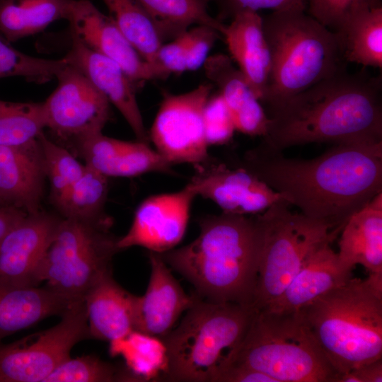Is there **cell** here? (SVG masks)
Returning a JSON list of instances; mask_svg holds the SVG:
<instances>
[{"mask_svg": "<svg viewBox=\"0 0 382 382\" xmlns=\"http://www.w3.org/2000/svg\"><path fill=\"white\" fill-rule=\"evenodd\" d=\"M240 166L306 216L340 232L382 192V141L335 144L311 159L287 158L260 144L245 154Z\"/></svg>", "mask_w": 382, "mask_h": 382, "instance_id": "6da1fadb", "label": "cell"}, {"mask_svg": "<svg viewBox=\"0 0 382 382\" xmlns=\"http://www.w3.org/2000/svg\"><path fill=\"white\" fill-rule=\"evenodd\" d=\"M382 79L342 71L269 111L260 144L282 152L310 143L382 141Z\"/></svg>", "mask_w": 382, "mask_h": 382, "instance_id": "7a4b0ae2", "label": "cell"}, {"mask_svg": "<svg viewBox=\"0 0 382 382\" xmlns=\"http://www.w3.org/2000/svg\"><path fill=\"white\" fill-rule=\"evenodd\" d=\"M199 234L179 248L159 253L165 262L216 303L253 306L262 244L259 214L222 212L199 221Z\"/></svg>", "mask_w": 382, "mask_h": 382, "instance_id": "3957f363", "label": "cell"}, {"mask_svg": "<svg viewBox=\"0 0 382 382\" xmlns=\"http://www.w3.org/2000/svg\"><path fill=\"white\" fill-rule=\"evenodd\" d=\"M299 311L337 374L382 359V274L350 278Z\"/></svg>", "mask_w": 382, "mask_h": 382, "instance_id": "277c9868", "label": "cell"}, {"mask_svg": "<svg viewBox=\"0 0 382 382\" xmlns=\"http://www.w3.org/2000/svg\"><path fill=\"white\" fill-rule=\"evenodd\" d=\"M305 11H272L262 17L271 71L261 103L269 111L345 70L347 62L337 34Z\"/></svg>", "mask_w": 382, "mask_h": 382, "instance_id": "5b68a950", "label": "cell"}, {"mask_svg": "<svg viewBox=\"0 0 382 382\" xmlns=\"http://www.w3.org/2000/svg\"><path fill=\"white\" fill-rule=\"evenodd\" d=\"M253 306L199 298L162 340L168 381L216 382L233 361L256 312Z\"/></svg>", "mask_w": 382, "mask_h": 382, "instance_id": "8992f818", "label": "cell"}, {"mask_svg": "<svg viewBox=\"0 0 382 382\" xmlns=\"http://www.w3.org/2000/svg\"><path fill=\"white\" fill-rule=\"evenodd\" d=\"M231 364L276 382H335L337 375L300 311L257 310Z\"/></svg>", "mask_w": 382, "mask_h": 382, "instance_id": "52a82bcc", "label": "cell"}, {"mask_svg": "<svg viewBox=\"0 0 382 382\" xmlns=\"http://www.w3.org/2000/svg\"><path fill=\"white\" fill-rule=\"evenodd\" d=\"M284 199L259 214L262 244L253 307L260 310L280 296L306 258L340 233L325 223L294 213Z\"/></svg>", "mask_w": 382, "mask_h": 382, "instance_id": "ba28073f", "label": "cell"}, {"mask_svg": "<svg viewBox=\"0 0 382 382\" xmlns=\"http://www.w3.org/2000/svg\"><path fill=\"white\" fill-rule=\"evenodd\" d=\"M112 219L63 218L42 260L38 282L71 299H83L90 289L112 272L119 238L110 231Z\"/></svg>", "mask_w": 382, "mask_h": 382, "instance_id": "9c48e42d", "label": "cell"}, {"mask_svg": "<svg viewBox=\"0 0 382 382\" xmlns=\"http://www.w3.org/2000/svg\"><path fill=\"white\" fill-rule=\"evenodd\" d=\"M91 338L84 300L72 304L53 327L9 344H0V382H44L70 357L72 348Z\"/></svg>", "mask_w": 382, "mask_h": 382, "instance_id": "30bf717a", "label": "cell"}, {"mask_svg": "<svg viewBox=\"0 0 382 382\" xmlns=\"http://www.w3.org/2000/svg\"><path fill=\"white\" fill-rule=\"evenodd\" d=\"M212 89V83H203L184 93L164 95L149 137L171 165L197 167L209 161L203 112Z\"/></svg>", "mask_w": 382, "mask_h": 382, "instance_id": "8fae6325", "label": "cell"}, {"mask_svg": "<svg viewBox=\"0 0 382 382\" xmlns=\"http://www.w3.org/2000/svg\"><path fill=\"white\" fill-rule=\"evenodd\" d=\"M57 86L43 103L45 128L74 146L102 132L110 118V103L76 68L59 72Z\"/></svg>", "mask_w": 382, "mask_h": 382, "instance_id": "7c38bea8", "label": "cell"}, {"mask_svg": "<svg viewBox=\"0 0 382 382\" xmlns=\"http://www.w3.org/2000/svg\"><path fill=\"white\" fill-rule=\"evenodd\" d=\"M196 197L187 183L179 191L146 198L137 209L127 233L118 238V248L141 246L156 253L175 248L185 235Z\"/></svg>", "mask_w": 382, "mask_h": 382, "instance_id": "4fadbf2b", "label": "cell"}, {"mask_svg": "<svg viewBox=\"0 0 382 382\" xmlns=\"http://www.w3.org/2000/svg\"><path fill=\"white\" fill-rule=\"evenodd\" d=\"M61 218L27 213L0 241V287L37 286L42 260Z\"/></svg>", "mask_w": 382, "mask_h": 382, "instance_id": "5bb4252c", "label": "cell"}, {"mask_svg": "<svg viewBox=\"0 0 382 382\" xmlns=\"http://www.w3.org/2000/svg\"><path fill=\"white\" fill-rule=\"evenodd\" d=\"M188 184L197 196L212 200L222 212L255 215L285 199L256 175L239 166L207 163L195 167Z\"/></svg>", "mask_w": 382, "mask_h": 382, "instance_id": "9a60e30c", "label": "cell"}, {"mask_svg": "<svg viewBox=\"0 0 382 382\" xmlns=\"http://www.w3.org/2000/svg\"><path fill=\"white\" fill-rule=\"evenodd\" d=\"M67 21L72 37L116 62L136 87L159 79L154 67L139 55L111 16L102 13L91 1L73 0Z\"/></svg>", "mask_w": 382, "mask_h": 382, "instance_id": "2e32d148", "label": "cell"}, {"mask_svg": "<svg viewBox=\"0 0 382 382\" xmlns=\"http://www.w3.org/2000/svg\"><path fill=\"white\" fill-rule=\"evenodd\" d=\"M71 45L64 57L79 69L122 114L137 139L149 144V133L136 97V86L114 61L91 50L71 36Z\"/></svg>", "mask_w": 382, "mask_h": 382, "instance_id": "e0dca14e", "label": "cell"}, {"mask_svg": "<svg viewBox=\"0 0 382 382\" xmlns=\"http://www.w3.org/2000/svg\"><path fill=\"white\" fill-rule=\"evenodd\" d=\"M149 257L151 275L144 295L136 297L134 330L162 339L199 296L184 291L159 253Z\"/></svg>", "mask_w": 382, "mask_h": 382, "instance_id": "ac0fdd59", "label": "cell"}, {"mask_svg": "<svg viewBox=\"0 0 382 382\" xmlns=\"http://www.w3.org/2000/svg\"><path fill=\"white\" fill-rule=\"evenodd\" d=\"M74 147L84 160L85 165L107 178L172 171V165L156 149L149 144L138 140H120L101 132L84 139Z\"/></svg>", "mask_w": 382, "mask_h": 382, "instance_id": "d6986e66", "label": "cell"}, {"mask_svg": "<svg viewBox=\"0 0 382 382\" xmlns=\"http://www.w3.org/2000/svg\"><path fill=\"white\" fill-rule=\"evenodd\" d=\"M45 177L39 138L23 146L0 145V206L39 211Z\"/></svg>", "mask_w": 382, "mask_h": 382, "instance_id": "ffe728a7", "label": "cell"}, {"mask_svg": "<svg viewBox=\"0 0 382 382\" xmlns=\"http://www.w3.org/2000/svg\"><path fill=\"white\" fill-rule=\"evenodd\" d=\"M207 77L219 89L236 130L252 137H264L270 117L232 59L224 54L209 56L204 64Z\"/></svg>", "mask_w": 382, "mask_h": 382, "instance_id": "44dd1931", "label": "cell"}, {"mask_svg": "<svg viewBox=\"0 0 382 382\" xmlns=\"http://www.w3.org/2000/svg\"><path fill=\"white\" fill-rule=\"evenodd\" d=\"M222 37L231 58L261 103L271 71V54L264 35L262 17L257 11L239 12L226 25Z\"/></svg>", "mask_w": 382, "mask_h": 382, "instance_id": "7402d4cb", "label": "cell"}, {"mask_svg": "<svg viewBox=\"0 0 382 382\" xmlns=\"http://www.w3.org/2000/svg\"><path fill=\"white\" fill-rule=\"evenodd\" d=\"M330 243L320 245L306 258L280 296L266 309L299 311L352 278V271L342 266Z\"/></svg>", "mask_w": 382, "mask_h": 382, "instance_id": "603a6c76", "label": "cell"}, {"mask_svg": "<svg viewBox=\"0 0 382 382\" xmlns=\"http://www.w3.org/2000/svg\"><path fill=\"white\" fill-rule=\"evenodd\" d=\"M136 297L115 281L112 272L102 277L83 298L91 338L111 342L134 331Z\"/></svg>", "mask_w": 382, "mask_h": 382, "instance_id": "cb8c5ba5", "label": "cell"}, {"mask_svg": "<svg viewBox=\"0 0 382 382\" xmlns=\"http://www.w3.org/2000/svg\"><path fill=\"white\" fill-rule=\"evenodd\" d=\"M338 259L352 271L362 265L369 274H382V192L355 212L341 231Z\"/></svg>", "mask_w": 382, "mask_h": 382, "instance_id": "d4e9b609", "label": "cell"}, {"mask_svg": "<svg viewBox=\"0 0 382 382\" xmlns=\"http://www.w3.org/2000/svg\"><path fill=\"white\" fill-rule=\"evenodd\" d=\"M75 300L47 286L0 287V344L40 320L62 316Z\"/></svg>", "mask_w": 382, "mask_h": 382, "instance_id": "484cf974", "label": "cell"}, {"mask_svg": "<svg viewBox=\"0 0 382 382\" xmlns=\"http://www.w3.org/2000/svg\"><path fill=\"white\" fill-rule=\"evenodd\" d=\"M73 0H0V32L9 42L35 35L67 20Z\"/></svg>", "mask_w": 382, "mask_h": 382, "instance_id": "4316f807", "label": "cell"}, {"mask_svg": "<svg viewBox=\"0 0 382 382\" xmlns=\"http://www.w3.org/2000/svg\"><path fill=\"white\" fill-rule=\"evenodd\" d=\"M335 33L347 63L381 69L382 6L354 14Z\"/></svg>", "mask_w": 382, "mask_h": 382, "instance_id": "83f0119b", "label": "cell"}, {"mask_svg": "<svg viewBox=\"0 0 382 382\" xmlns=\"http://www.w3.org/2000/svg\"><path fill=\"white\" fill-rule=\"evenodd\" d=\"M117 26L139 55L156 70V58L165 37L139 0H102Z\"/></svg>", "mask_w": 382, "mask_h": 382, "instance_id": "f1b7e54d", "label": "cell"}, {"mask_svg": "<svg viewBox=\"0 0 382 382\" xmlns=\"http://www.w3.org/2000/svg\"><path fill=\"white\" fill-rule=\"evenodd\" d=\"M161 30L165 40L174 39L192 25H207L223 35L226 24L208 11L211 0H139Z\"/></svg>", "mask_w": 382, "mask_h": 382, "instance_id": "f546056e", "label": "cell"}, {"mask_svg": "<svg viewBox=\"0 0 382 382\" xmlns=\"http://www.w3.org/2000/svg\"><path fill=\"white\" fill-rule=\"evenodd\" d=\"M110 344L111 353L123 355L126 367L138 381L164 379L168 360L162 339L134 330Z\"/></svg>", "mask_w": 382, "mask_h": 382, "instance_id": "4dcf8cb0", "label": "cell"}, {"mask_svg": "<svg viewBox=\"0 0 382 382\" xmlns=\"http://www.w3.org/2000/svg\"><path fill=\"white\" fill-rule=\"evenodd\" d=\"M108 178L86 165L81 177L54 203L64 218L104 217L107 216L103 209L108 193Z\"/></svg>", "mask_w": 382, "mask_h": 382, "instance_id": "1f68e13d", "label": "cell"}, {"mask_svg": "<svg viewBox=\"0 0 382 382\" xmlns=\"http://www.w3.org/2000/svg\"><path fill=\"white\" fill-rule=\"evenodd\" d=\"M45 128L43 103L0 100V145L23 146L38 139Z\"/></svg>", "mask_w": 382, "mask_h": 382, "instance_id": "d6a6232c", "label": "cell"}, {"mask_svg": "<svg viewBox=\"0 0 382 382\" xmlns=\"http://www.w3.org/2000/svg\"><path fill=\"white\" fill-rule=\"evenodd\" d=\"M138 381L127 367L120 368L95 355L71 357L59 364L44 382Z\"/></svg>", "mask_w": 382, "mask_h": 382, "instance_id": "836d02e7", "label": "cell"}, {"mask_svg": "<svg viewBox=\"0 0 382 382\" xmlns=\"http://www.w3.org/2000/svg\"><path fill=\"white\" fill-rule=\"evenodd\" d=\"M66 64L64 57L47 59L24 54L0 36V79L21 76L28 81L44 83L56 78Z\"/></svg>", "mask_w": 382, "mask_h": 382, "instance_id": "e575fe53", "label": "cell"}, {"mask_svg": "<svg viewBox=\"0 0 382 382\" xmlns=\"http://www.w3.org/2000/svg\"><path fill=\"white\" fill-rule=\"evenodd\" d=\"M39 142L54 202L81 177L86 165L77 161L64 146L48 139L43 132L39 137Z\"/></svg>", "mask_w": 382, "mask_h": 382, "instance_id": "d590c367", "label": "cell"}, {"mask_svg": "<svg viewBox=\"0 0 382 382\" xmlns=\"http://www.w3.org/2000/svg\"><path fill=\"white\" fill-rule=\"evenodd\" d=\"M380 6L381 0H307L308 14L334 33L354 14Z\"/></svg>", "mask_w": 382, "mask_h": 382, "instance_id": "8d00e7d4", "label": "cell"}, {"mask_svg": "<svg viewBox=\"0 0 382 382\" xmlns=\"http://www.w3.org/2000/svg\"><path fill=\"white\" fill-rule=\"evenodd\" d=\"M203 120L209 146L226 144L236 131L231 114L219 93L209 96L204 106Z\"/></svg>", "mask_w": 382, "mask_h": 382, "instance_id": "74e56055", "label": "cell"}, {"mask_svg": "<svg viewBox=\"0 0 382 382\" xmlns=\"http://www.w3.org/2000/svg\"><path fill=\"white\" fill-rule=\"evenodd\" d=\"M188 30L171 42H164L159 48L156 58V69L161 79L170 74H181L187 71L186 54L190 40Z\"/></svg>", "mask_w": 382, "mask_h": 382, "instance_id": "f35d334b", "label": "cell"}, {"mask_svg": "<svg viewBox=\"0 0 382 382\" xmlns=\"http://www.w3.org/2000/svg\"><path fill=\"white\" fill-rule=\"evenodd\" d=\"M219 9L220 18H232L243 11H257L270 9L272 11L307 9V0H211Z\"/></svg>", "mask_w": 382, "mask_h": 382, "instance_id": "ab89813d", "label": "cell"}, {"mask_svg": "<svg viewBox=\"0 0 382 382\" xmlns=\"http://www.w3.org/2000/svg\"><path fill=\"white\" fill-rule=\"evenodd\" d=\"M190 40L186 54V70L195 71L204 66L215 42L221 36L214 28L198 25L189 29Z\"/></svg>", "mask_w": 382, "mask_h": 382, "instance_id": "60d3db41", "label": "cell"}, {"mask_svg": "<svg viewBox=\"0 0 382 382\" xmlns=\"http://www.w3.org/2000/svg\"><path fill=\"white\" fill-rule=\"evenodd\" d=\"M216 382H276L268 375L252 368L230 364L218 377Z\"/></svg>", "mask_w": 382, "mask_h": 382, "instance_id": "b9f144b4", "label": "cell"}, {"mask_svg": "<svg viewBox=\"0 0 382 382\" xmlns=\"http://www.w3.org/2000/svg\"><path fill=\"white\" fill-rule=\"evenodd\" d=\"M382 359L364 364L342 374H337L335 382H381Z\"/></svg>", "mask_w": 382, "mask_h": 382, "instance_id": "7bdbcfd3", "label": "cell"}, {"mask_svg": "<svg viewBox=\"0 0 382 382\" xmlns=\"http://www.w3.org/2000/svg\"><path fill=\"white\" fill-rule=\"evenodd\" d=\"M26 214L16 207L0 206V241Z\"/></svg>", "mask_w": 382, "mask_h": 382, "instance_id": "ee69618b", "label": "cell"}]
</instances>
